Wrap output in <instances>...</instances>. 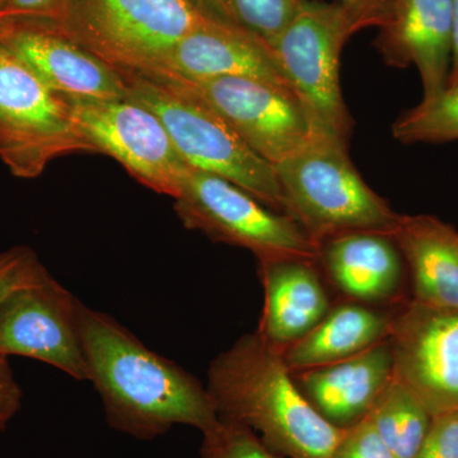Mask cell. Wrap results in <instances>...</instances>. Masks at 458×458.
I'll use <instances>...</instances> for the list:
<instances>
[{
    "label": "cell",
    "mask_w": 458,
    "mask_h": 458,
    "mask_svg": "<svg viewBox=\"0 0 458 458\" xmlns=\"http://www.w3.org/2000/svg\"><path fill=\"white\" fill-rule=\"evenodd\" d=\"M81 334L89 381L114 429L153 439L174 426L203 433L218 421L216 403L198 378L148 349L110 316L83 306Z\"/></svg>",
    "instance_id": "6da1fadb"
},
{
    "label": "cell",
    "mask_w": 458,
    "mask_h": 458,
    "mask_svg": "<svg viewBox=\"0 0 458 458\" xmlns=\"http://www.w3.org/2000/svg\"><path fill=\"white\" fill-rule=\"evenodd\" d=\"M207 388L219 418L254 430L280 456L333 457L344 430L318 414L283 352L256 331L214 358Z\"/></svg>",
    "instance_id": "7a4b0ae2"
},
{
    "label": "cell",
    "mask_w": 458,
    "mask_h": 458,
    "mask_svg": "<svg viewBox=\"0 0 458 458\" xmlns=\"http://www.w3.org/2000/svg\"><path fill=\"white\" fill-rule=\"evenodd\" d=\"M128 98L161 120L190 167L245 190L270 209L285 214L276 168L252 152L225 120L183 84L153 73L122 74Z\"/></svg>",
    "instance_id": "3957f363"
},
{
    "label": "cell",
    "mask_w": 458,
    "mask_h": 458,
    "mask_svg": "<svg viewBox=\"0 0 458 458\" xmlns=\"http://www.w3.org/2000/svg\"><path fill=\"white\" fill-rule=\"evenodd\" d=\"M274 168L285 214L318 249L328 238L351 232L393 236L400 214L361 179L348 147L318 138Z\"/></svg>",
    "instance_id": "277c9868"
},
{
    "label": "cell",
    "mask_w": 458,
    "mask_h": 458,
    "mask_svg": "<svg viewBox=\"0 0 458 458\" xmlns=\"http://www.w3.org/2000/svg\"><path fill=\"white\" fill-rule=\"evenodd\" d=\"M207 20L190 0H69L57 25L120 74L150 73Z\"/></svg>",
    "instance_id": "5b68a950"
},
{
    "label": "cell",
    "mask_w": 458,
    "mask_h": 458,
    "mask_svg": "<svg viewBox=\"0 0 458 458\" xmlns=\"http://www.w3.org/2000/svg\"><path fill=\"white\" fill-rule=\"evenodd\" d=\"M355 32L354 21L340 3L302 0L271 44L318 137L345 147L354 122L340 87V56Z\"/></svg>",
    "instance_id": "8992f818"
},
{
    "label": "cell",
    "mask_w": 458,
    "mask_h": 458,
    "mask_svg": "<svg viewBox=\"0 0 458 458\" xmlns=\"http://www.w3.org/2000/svg\"><path fill=\"white\" fill-rule=\"evenodd\" d=\"M174 212L186 228L214 242L249 250L259 261H318V246L292 216L216 174L192 171L174 199Z\"/></svg>",
    "instance_id": "52a82bcc"
},
{
    "label": "cell",
    "mask_w": 458,
    "mask_h": 458,
    "mask_svg": "<svg viewBox=\"0 0 458 458\" xmlns=\"http://www.w3.org/2000/svg\"><path fill=\"white\" fill-rule=\"evenodd\" d=\"M96 153L63 96L0 47V161L18 179H35L54 159Z\"/></svg>",
    "instance_id": "ba28073f"
},
{
    "label": "cell",
    "mask_w": 458,
    "mask_h": 458,
    "mask_svg": "<svg viewBox=\"0 0 458 458\" xmlns=\"http://www.w3.org/2000/svg\"><path fill=\"white\" fill-rule=\"evenodd\" d=\"M96 153L113 157L144 186L176 199L194 171L152 111L134 99L64 98Z\"/></svg>",
    "instance_id": "9c48e42d"
},
{
    "label": "cell",
    "mask_w": 458,
    "mask_h": 458,
    "mask_svg": "<svg viewBox=\"0 0 458 458\" xmlns=\"http://www.w3.org/2000/svg\"><path fill=\"white\" fill-rule=\"evenodd\" d=\"M174 81L209 105L252 152L270 165L280 164L319 138L294 93L282 87L237 77Z\"/></svg>",
    "instance_id": "30bf717a"
},
{
    "label": "cell",
    "mask_w": 458,
    "mask_h": 458,
    "mask_svg": "<svg viewBox=\"0 0 458 458\" xmlns=\"http://www.w3.org/2000/svg\"><path fill=\"white\" fill-rule=\"evenodd\" d=\"M83 304L49 276L0 304V355L50 364L78 381H89L81 312Z\"/></svg>",
    "instance_id": "8fae6325"
},
{
    "label": "cell",
    "mask_w": 458,
    "mask_h": 458,
    "mask_svg": "<svg viewBox=\"0 0 458 458\" xmlns=\"http://www.w3.org/2000/svg\"><path fill=\"white\" fill-rule=\"evenodd\" d=\"M394 373L432 417L458 410V311L417 301L393 316Z\"/></svg>",
    "instance_id": "7c38bea8"
},
{
    "label": "cell",
    "mask_w": 458,
    "mask_h": 458,
    "mask_svg": "<svg viewBox=\"0 0 458 458\" xmlns=\"http://www.w3.org/2000/svg\"><path fill=\"white\" fill-rule=\"evenodd\" d=\"M0 47L63 98H128V87L122 74L84 49L53 21H0Z\"/></svg>",
    "instance_id": "4fadbf2b"
},
{
    "label": "cell",
    "mask_w": 458,
    "mask_h": 458,
    "mask_svg": "<svg viewBox=\"0 0 458 458\" xmlns=\"http://www.w3.org/2000/svg\"><path fill=\"white\" fill-rule=\"evenodd\" d=\"M150 73L189 82L252 78L293 92L276 51L264 38L245 27L213 20L204 21L177 42Z\"/></svg>",
    "instance_id": "5bb4252c"
},
{
    "label": "cell",
    "mask_w": 458,
    "mask_h": 458,
    "mask_svg": "<svg viewBox=\"0 0 458 458\" xmlns=\"http://www.w3.org/2000/svg\"><path fill=\"white\" fill-rule=\"evenodd\" d=\"M454 0H393L378 27L376 47L394 68L415 66L423 99L447 87L452 57Z\"/></svg>",
    "instance_id": "9a60e30c"
},
{
    "label": "cell",
    "mask_w": 458,
    "mask_h": 458,
    "mask_svg": "<svg viewBox=\"0 0 458 458\" xmlns=\"http://www.w3.org/2000/svg\"><path fill=\"white\" fill-rule=\"evenodd\" d=\"M393 378L387 339L348 360L298 372L295 381L318 414L344 430L369 417Z\"/></svg>",
    "instance_id": "2e32d148"
},
{
    "label": "cell",
    "mask_w": 458,
    "mask_h": 458,
    "mask_svg": "<svg viewBox=\"0 0 458 458\" xmlns=\"http://www.w3.org/2000/svg\"><path fill=\"white\" fill-rule=\"evenodd\" d=\"M259 274L264 307L256 333L273 348L284 352L311 333L333 306L316 261H259Z\"/></svg>",
    "instance_id": "e0dca14e"
},
{
    "label": "cell",
    "mask_w": 458,
    "mask_h": 458,
    "mask_svg": "<svg viewBox=\"0 0 458 458\" xmlns=\"http://www.w3.org/2000/svg\"><path fill=\"white\" fill-rule=\"evenodd\" d=\"M316 262L354 302H387L399 294L403 258L390 234L351 232L328 238L318 246Z\"/></svg>",
    "instance_id": "ac0fdd59"
},
{
    "label": "cell",
    "mask_w": 458,
    "mask_h": 458,
    "mask_svg": "<svg viewBox=\"0 0 458 458\" xmlns=\"http://www.w3.org/2000/svg\"><path fill=\"white\" fill-rule=\"evenodd\" d=\"M393 237L409 265L414 300L458 311V231L427 214H400Z\"/></svg>",
    "instance_id": "d6986e66"
},
{
    "label": "cell",
    "mask_w": 458,
    "mask_h": 458,
    "mask_svg": "<svg viewBox=\"0 0 458 458\" xmlns=\"http://www.w3.org/2000/svg\"><path fill=\"white\" fill-rule=\"evenodd\" d=\"M391 325L393 316L364 303L337 304L311 333L282 352L283 358L293 373L336 363L387 340Z\"/></svg>",
    "instance_id": "ffe728a7"
},
{
    "label": "cell",
    "mask_w": 458,
    "mask_h": 458,
    "mask_svg": "<svg viewBox=\"0 0 458 458\" xmlns=\"http://www.w3.org/2000/svg\"><path fill=\"white\" fill-rule=\"evenodd\" d=\"M367 418L394 458L417 457L433 419L417 394L394 373Z\"/></svg>",
    "instance_id": "44dd1931"
},
{
    "label": "cell",
    "mask_w": 458,
    "mask_h": 458,
    "mask_svg": "<svg viewBox=\"0 0 458 458\" xmlns=\"http://www.w3.org/2000/svg\"><path fill=\"white\" fill-rule=\"evenodd\" d=\"M393 135L403 144L458 140V83L406 111L394 123Z\"/></svg>",
    "instance_id": "7402d4cb"
},
{
    "label": "cell",
    "mask_w": 458,
    "mask_h": 458,
    "mask_svg": "<svg viewBox=\"0 0 458 458\" xmlns=\"http://www.w3.org/2000/svg\"><path fill=\"white\" fill-rule=\"evenodd\" d=\"M200 458H282L245 426L219 418L203 432Z\"/></svg>",
    "instance_id": "603a6c76"
},
{
    "label": "cell",
    "mask_w": 458,
    "mask_h": 458,
    "mask_svg": "<svg viewBox=\"0 0 458 458\" xmlns=\"http://www.w3.org/2000/svg\"><path fill=\"white\" fill-rule=\"evenodd\" d=\"M237 25L273 44L289 25L302 0H227Z\"/></svg>",
    "instance_id": "cb8c5ba5"
},
{
    "label": "cell",
    "mask_w": 458,
    "mask_h": 458,
    "mask_svg": "<svg viewBox=\"0 0 458 458\" xmlns=\"http://www.w3.org/2000/svg\"><path fill=\"white\" fill-rule=\"evenodd\" d=\"M49 276V271L29 247L18 246L0 252V304L14 292L40 284Z\"/></svg>",
    "instance_id": "d4e9b609"
},
{
    "label": "cell",
    "mask_w": 458,
    "mask_h": 458,
    "mask_svg": "<svg viewBox=\"0 0 458 458\" xmlns=\"http://www.w3.org/2000/svg\"><path fill=\"white\" fill-rule=\"evenodd\" d=\"M331 458H394L369 418L344 429Z\"/></svg>",
    "instance_id": "484cf974"
},
{
    "label": "cell",
    "mask_w": 458,
    "mask_h": 458,
    "mask_svg": "<svg viewBox=\"0 0 458 458\" xmlns=\"http://www.w3.org/2000/svg\"><path fill=\"white\" fill-rule=\"evenodd\" d=\"M415 458H458V410L433 417Z\"/></svg>",
    "instance_id": "4316f807"
},
{
    "label": "cell",
    "mask_w": 458,
    "mask_h": 458,
    "mask_svg": "<svg viewBox=\"0 0 458 458\" xmlns=\"http://www.w3.org/2000/svg\"><path fill=\"white\" fill-rule=\"evenodd\" d=\"M69 0H4L0 21L9 18H35L59 23L64 17Z\"/></svg>",
    "instance_id": "83f0119b"
},
{
    "label": "cell",
    "mask_w": 458,
    "mask_h": 458,
    "mask_svg": "<svg viewBox=\"0 0 458 458\" xmlns=\"http://www.w3.org/2000/svg\"><path fill=\"white\" fill-rule=\"evenodd\" d=\"M393 0H337L346 9L358 31L384 23Z\"/></svg>",
    "instance_id": "f1b7e54d"
},
{
    "label": "cell",
    "mask_w": 458,
    "mask_h": 458,
    "mask_svg": "<svg viewBox=\"0 0 458 458\" xmlns=\"http://www.w3.org/2000/svg\"><path fill=\"white\" fill-rule=\"evenodd\" d=\"M22 400L7 357L0 355V429H3L18 411Z\"/></svg>",
    "instance_id": "f546056e"
},
{
    "label": "cell",
    "mask_w": 458,
    "mask_h": 458,
    "mask_svg": "<svg viewBox=\"0 0 458 458\" xmlns=\"http://www.w3.org/2000/svg\"><path fill=\"white\" fill-rule=\"evenodd\" d=\"M209 20L237 25L227 0H190Z\"/></svg>",
    "instance_id": "4dcf8cb0"
},
{
    "label": "cell",
    "mask_w": 458,
    "mask_h": 458,
    "mask_svg": "<svg viewBox=\"0 0 458 458\" xmlns=\"http://www.w3.org/2000/svg\"><path fill=\"white\" fill-rule=\"evenodd\" d=\"M458 83V0H454L452 12V57L447 86Z\"/></svg>",
    "instance_id": "1f68e13d"
},
{
    "label": "cell",
    "mask_w": 458,
    "mask_h": 458,
    "mask_svg": "<svg viewBox=\"0 0 458 458\" xmlns=\"http://www.w3.org/2000/svg\"><path fill=\"white\" fill-rule=\"evenodd\" d=\"M3 2H4V0H0V8H2Z\"/></svg>",
    "instance_id": "d6a6232c"
}]
</instances>
